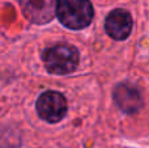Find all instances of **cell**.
<instances>
[{
    "label": "cell",
    "instance_id": "1",
    "mask_svg": "<svg viewBox=\"0 0 149 148\" xmlns=\"http://www.w3.org/2000/svg\"><path fill=\"white\" fill-rule=\"evenodd\" d=\"M55 15L65 28L80 30L89 26L94 9L90 0H56Z\"/></svg>",
    "mask_w": 149,
    "mask_h": 148
},
{
    "label": "cell",
    "instance_id": "2",
    "mask_svg": "<svg viewBox=\"0 0 149 148\" xmlns=\"http://www.w3.org/2000/svg\"><path fill=\"white\" fill-rule=\"evenodd\" d=\"M46 70L52 75H68L79 67L80 57L77 49L68 43H58L43 52Z\"/></svg>",
    "mask_w": 149,
    "mask_h": 148
},
{
    "label": "cell",
    "instance_id": "3",
    "mask_svg": "<svg viewBox=\"0 0 149 148\" xmlns=\"http://www.w3.org/2000/svg\"><path fill=\"white\" fill-rule=\"evenodd\" d=\"M36 106L38 115L49 123L60 122L68 110L65 97L55 91H47L42 93L37 100Z\"/></svg>",
    "mask_w": 149,
    "mask_h": 148
},
{
    "label": "cell",
    "instance_id": "4",
    "mask_svg": "<svg viewBox=\"0 0 149 148\" xmlns=\"http://www.w3.org/2000/svg\"><path fill=\"white\" fill-rule=\"evenodd\" d=\"M24 16L34 24H46L55 17L56 0H20Z\"/></svg>",
    "mask_w": 149,
    "mask_h": 148
},
{
    "label": "cell",
    "instance_id": "5",
    "mask_svg": "<svg viewBox=\"0 0 149 148\" xmlns=\"http://www.w3.org/2000/svg\"><path fill=\"white\" fill-rule=\"evenodd\" d=\"M105 29L111 38L123 41L132 30V17L126 9H114L105 20Z\"/></svg>",
    "mask_w": 149,
    "mask_h": 148
},
{
    "label": "cell",
    "instance_id": "6",
    "mask_svg": "<svg viewBox=\"0 0 149 148\" xmlns=\"http://www.w3.org/2000/svg\"><path fill=\"white\" fill-rule=\"evenodd\" d=\"M114 101L122 112L127 114L136 113L141 108L143 98L139 89L134 85L122 83L118 84L114 89Z\"/></svg>",
    "mask_w": 149,
    "mask_h": 148
}]
</instances>
